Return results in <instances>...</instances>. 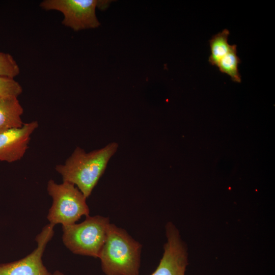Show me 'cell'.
<instances>
[{
    "label": "cell",
    "mask_w": 275,
    "mask_h": 275,
    "mask_svg": "<svg viewBox=\"0 0 275 275\" xmlns=\"http://www.w3.org/2000/svg\"><path fill=\"white\" fill-rule=\"evenodd\" d=\"M118 147V144L113 142L89 153L76 147L65 163L57 165L55 169L62 176L63 181L74 184L88 198Z\"/></svg>",
    "instance_id": "obj_1"
},
{
    "label": "cell",
    "mask_w": 275,
    "mask_h": 275,
    "mask_svg": "<svg viewBox=\"0 0 275 275\" xmlns=\"http://www.w3.org/2000/svg\"><path fill=\"white\" fill-rule=\"evenodd\" d=\"M142 245L123 229L110 224L99 254L105 275H139Z\"/></svg>",
    "instance_id": "obj_2"
},
{
    "label": "cell",
    "mask_w": 275,
    "mask_h": 275,
    "mask_svg": "<svg viewBox=\"0 0 275 275\" xmlns=\"http://www.w3.org/2000/svg\"><path fill=\"white\" fill-rule=\"evenodd\" d=\"M110 224L108 217L88 215L81 223L62 226L63 242L75 254L99 258Z\"/></svg>",
    "instance_id": "obj_3"
},
{
    "label": "cell",
    "mask_w": 275,
    "mask_h": 275,
    "mask_svg": "<svg viewBox=\"0 0 275 275\" xmlns=\"http://www.w3.org/2000/svg\"><path fill=\"white\" fill-rule=\"evenodd\" d=\"M47 191L52 199V204L47 218L53 225L75 224L82 216L89 215L87 198L74 184L63 181L61 184L48 181Z\"/></svg>",
    "instance_id": "obj_4"
},
{
    "label": "cell",
    "mask_w": 275,
    "mask_h": 275,
    "mask_svg": "<svg viewBox=\"0 0 275 275\" xmlns=\"http://www.w3.org/2000/svg\"><path fill=\"white\" fill-rule=\"evenodd\" d=\"M110 1L44 0L40 7L46 11L56 10L63 14L62 24L74 31L95 29L100 25L96 9H106Z\"/></svg>",
    "instance_id": "obj_5"
},
{
    "label": "cell",
    "mask_w": 275,
    "mask_h": 275,
    "mask_svg": "<svg viewBox=\"0 0 275 275\" xmlns=\"http://www.w3.org/2000/svg\"><path fill=\"white\" fill-rule=\"evenodd\" d=\"M54 225L45 226L36 236L37 246L25 257L12 262L0 264V275H52L42 262V256L47 243L52 238Z\"/></svg>",
    "instance_id": "obj_6"
},
{
    "label": "cell",
    "mask_w": 275,
    "mask_h": 275,
    "mask_svg": "<svg viewBox=\"0 0 275 275\" xmlns=\"http://www.w3.org/2000/svg\"><path fill=\"white\" fill-rule=\"evenodd\" d=\"M167 241L159 263L151 275H185L187 265L186 249L178 230L172 223L166 227Z\"/></svg>",
    "instance_id": "obj_7"
},
{
    "label": "cell",
    "mask_w": 275,
    "mask_h": 275,
    "mask_svg": "<svg viewBox=\"0 0 275 275\" xmlns=\"http://www.w3.org/2000/svg\"><path fill=\"white\" fill-rule=\"evenodd\" d=\"M37 121L0 133V161L9 163L21 159L25 154L33 132L38 127Z\"/></svg>",
    "instance_id": "obj_8"
},
{
    "label": "cell",
    "mask_w": 275,
    "mask_h": 275,
    "mask_svg": "<svg viewBox=\"0 0 275 275\" xmlns=\"http://www.w3.org/2000/svg\"><path fill=\"white\" fill-rule=\"evenodd\" d=\"M23 108L18 97H0V133L22 126Z\"/></svg>",
    "instance_id": "obj_9"
},
{
    "label": "cell",
    "mask_w": 275,
    "mask_h": 275,
    "mask_svg": "<svg viewBox=\"0 0 275 275\" xmlns=\"http://www.w3.org/2000/svg\"><path fill=\"white\" fill-rule=\"evenodd\" d=\"M229 31L224 29L214 35L209 40L211 54L208 62L212 65L217 66L219 61L229 51L232 45L228 42Z\"/></svg>",
    "instance_id": "obj_10"
},
{
    "label": "cell",
    "mask_w": 275,
    "mask_h": 275,
    "mask_svg": "<svg viewBox=\"0 0 275 275\" xmlns=\"http://www.w3.org/2000/svg\"><path fill=\"white\" fill-rule=\"evenodd\" d=\"M240 60L237 55V46L232 45L229 51L219 61L217 66L219 71L229 75L234 82H241V76L238 71Z\"/></svg>",
    "instance_id": "obj_11"
},
{
    "label": "cell",
    "mask_w": 275,
    "mask_h": 275,
    "mask_svg": "<svg viewBox=\"0 0 275 275\" xmlns=\"http://www.w3.org/2000/svg\"><path fill=\"white\" fill-rule=\"evenodd\" d=\"M19 73V67L12 55L0 52V76L14 78Z\"/></svg>",
    "instance_id": "obj_12"
},
{
    "label": "cell",
    "mask_w": 275,
    "mask_h": 275,
    "mask_svg": "<svg viewBox=\"0 0 275 275\" xmlns=\"http://www.w3.org/2000/svg\"><path fill=\"white\" fill-rule=\"evenodd\" d=\"M22 91L21 86L14 78L0 76V97H18Z\"/></svg>",
    "instance_id": "obj_13"
},
{
    "label": "cell",
    "mask_w": 275,
    "mask_h": 275,
    "mask_svg": "<svg viewBox=\"0 0 275 275\" xmlns=\"http://www.w3.org/2000/svg\"><path fill=\"white\" fill-rule=\"evenodd\" d=\"M52 275H64V274L59 270H56L52 273Z\"/></svg>",
    "instance_id": "obj_14"
}]
</instances>
